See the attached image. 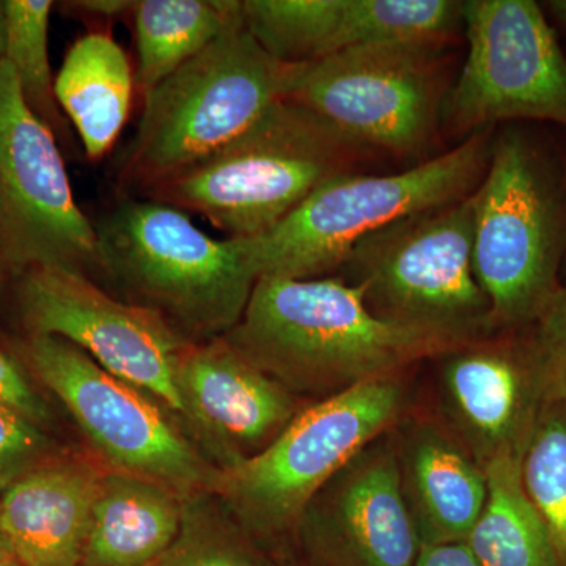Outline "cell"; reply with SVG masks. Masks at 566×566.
Returning a JSON list of instances; mask_svg holds the SVG:
<instances>
[{
    "label": "cell",
    "mask_w": 566,
    "mask_h": 566,
    "mask_svg": "<svg viewBox=\"0 0 566 566\" xmlns=\"http://www.w3.org/2000/svg\"><path fill=\"white\" fill-rule=\"evenodd\" d=\"M208 495L186 499L177 538L147 566H262Z\"/></svg>",
    "instance_id": "cell-26"
},
{
    "label": "cell",
    "mask_w": 566,
    "mask_h": 566,
    "mask_svg": "<svg viewBox=\"0 0 566 566\" xmlns=\"http://www.w3.org/2000/svg\"><path fill=\"white\" fill-rule=\"evenodd\" d=\"M177 387L182 417L222 458L223 469L262 452L300 412L289 389L223 338L185 349Z\"/></svg>",
    "instance_id": "cell-16"
},
{
    "label": "cell",
    "mask_w": 566,
    "mask_h": 566,
    "mask_svg": "<svg viewBox=\"0 0 566 566\" xmlns=\"http://www.w3.org/2000/svg\"><path fill=\"white\" fill-rule=\"evenodd\" d=\"M6 61V9L0 0V65Z\"/></svg>",
    "instance_id": "cell-33"
},
{
    "label": "cell",
    "mask_w": 566,
    "mask_h": 566,
    "mask_svg": "<svg viewBox=\"0 0 566 566\" xmlns=\"http://www.w3.org/2000/svg\"><path fill=\"white\" fill-rule=\"evenodd\" d=\"M18 300L31 335L70 342L104 370L182 416L177 370L191 342L161 315L115 300L87 275L62 268L22 273Z\"/></svg>",
    "instance_id": "cell-13"
},
{
    "label": "cell",
    "mask_w": 566,
    "mask_h": 566,
    "mask_svg": "<svg viewBox=\"0 0 566 566\" xmlns=\"http://www.w3.org/2000/svg\"><path fill=\"white\" fill-rule=\"evenodd\" d=\"M304 66L271 57L238 22L144 96L120 185L145 193L208 161L286 99Z\"/></svg>",
    "instance_id": "cell-2"
},
{
    "label": "cell",
    "mask_w": 566,
    "mask_h": 566,
    "mask_svg": "<svg viewBox=\"0 0 566 566\" xmlns=\"http://www.w3.org/2000/svg\"><path fill=\"white\" fill-rule=\"evenodd\" d=\"M403 405L395 376L331 395L297 412L262 452L221 469L214 494L244 531L282 534L345 464L389 430Z\"/></svg>",
    "instance_id": "cell-8"
},
{
    "label": "cell",
    "mask_w": 566,
    "mask_h": 566,
    "mask_svg": "<svg viewBox=\"0 0 566 566\" xmlns=\"http://www.w3.org/2000/svg\"><path fill=\"white\" fill-rule=\"evenodd\" d=\"M73 9L91 13L95 18H117L125 11L134 10L136 2L128 0H84V2L71 3Z\"/></svg>",
    "instance_id": "cell-31"
},
{
    "label": "cell",
    "mask_w": 566,
    "mask_h": 566,
    "mask_svg": "<svg viewBox=\"0 0 566 566\" xmlns=\"http://www.w3.org/2000/svg\"><path fill=\"white\" fill-rule=\"evenodd\" d=\"M290 392H344L474 342L378 318L340 277H262L222 337Z\"/></svg>",
    "instance_id": "cell-1"
},
{
    "label": "cell",
    "mask_w": 566,
    "mask_h": 566,
    "mask_svg": "<svg viewBox=\"0 0 566 566\" xmlns=\"http://www.w3.org/2000/svg\"><path fill=\"white\" fill-rule=\"evenodd\" d=\"M241 21L243 0L136 2V87L147 95Z\"/></svg>",
    "instance_id": "cell-22"
},
{
    "label": "cell",
    "mask_w": 566,
    "mask_h": 566,
    "mask_svg": "<svg viewBox=\"0 0 566 566\" xmlns=\"http://www.w3.org/2000/svg\"><path fill=\"white\" fill-rule=\"evenodd\" d=\"M243 24L271 57L305 65L364 46V0H243Z\"/></svg>",
    "instance_id": "cell-21"
},
{
    "label": "cell",
    "mask_w": 566,
    "mask_h": 566,
    "mask_svg": "<svg viewBox=\"0 0 566 566\" xmlns=\"http://www.w3.org/2000/svg\"><path fill=\"white\" fill-rule=\"evenodd\" d=\"M461 13L468 55L441 120L463 134L506 120L566 126V57L538 3L468 0Z\"/></svg>",
    "instance_id": "cell-11"
},
{
    "label": "cell",
    "mask_w": 566,
    "mask_h": 566,
    "mask_svg": "<svg viewBox=\"0 0 566 566\" xmlns=\"http://www.w3.org/2000/svg\"><path fill=\"white\" fill-rule=\"evenodd\" d=\"M547 7L556 20L566 28V0H553V2H547Z\"/></svg>",
    "instance_id": "cell-32"
},
{
    "label": "cell",
    "mask_w": 566,
    "mask_h": 566,
    "mask_svg": "<svg viewBox=\"0 0 566 566\" xmlns=\"http://www.w3.org/2000/svg\"><path fill=\"white\" fill-rule=\"evenodd\" d=\"M96 233L99 270L186 340H216L240 323L256 277L230 238L212 240L185 211L151 199L122 205Z\"/></svg>",
    "instance_id": "cell-5"
},
{
    "label": "cell",
    "mask_w": 566,
    "mask_h": 566,
    "mask_svg": "<svg viewBox=\"0 0 566 566\" xmlns=\"http://www.w3.org/2000/svg\"><path fill=\"white\" fill-rule=\"evenodd\" d=\"M398 453L401 488L420 545L468 539L488 495L485 469L430 423L406 434Z\"/></svg>",
    "instance_id": "cell-18"
},
{
    "label": "cell",
    "mask_w": 566,
    "mask_h": 566,
    "mask_svg": "<svg viewBox=\"0 0 566 566\" xmlns=\"http://www.w3.org/2000/svg\"><path fill=\"white\" fill-rule=\"evenodd\" d=\"M442 385L469 453L485 468L494 458L523 457L549 392L532 335L474 342L446 354Z\"/></svg>",
    "instance_id": "cell-15"
},
{
    "label": "cell",
    "mask_w": 566,
    "mask_h": 566,
    "mask_svg": "<svg viewBox=\"0 0 566 566\" xmlns=\"http://www.w3.org/2000/svg\"><path fill=\"white\" fill-rule=\"evenodd\" d=\"M132 62L109 33L91 32L70 48L54 82L55 99L76 126L85 153L102 159L132 111Z\"/></svg>",
    "instance_id": "cell-20"
},
{
    "label": "cell",
    "mask_w": 566,
    "mask_h": 566,
    "mask_svg": "<svg viewBox=\"0 0 566 566\" xmlns=\"http://www.w3.org/2000/svg\"><path fill=\"white\" fill-rule=\"evenodd\" d=\"M186 495L125 472L104 471L81 566H147L172 545Z\"/></svg>",
    "instance_id": "cell-19"
},
{
    "label": "cell",
    "mask_w": 566,
    "mask_h": 566,
    "mask_svg": "<svg viewBox=\"0 0 566 566\" xmlns=\"http://www.w3.org/2000/svg\"><path fill=\"white\" fill-rule=\"evenodd\" d=\"M0 263L13 273L98 268V233L74 200L57 137L0 65Z\"/></svg>",
    "instance_id": "cell-12"
},
{
    "label": "cell",
    "mask_w": 566,
    "mask_h": 566,
    "mask_svg": "<svg viewBox=\"0 0 566 566\" xmlns=\"http://www.w3.org/2000/svg\"><path fill=\"white\" fill-rule=\"evenodd\" d=\"M565 245L564 208L545 161L523 133L501 134L475 189L474 270L493 333L534 326L562 289Z\"/></svg>",
    "instance_id": "cell-7"
},
{
    "label": "cell",
    "mask_w": 566,
    "mask_h": 566,
    "mask_svg": "<svg viewBox=\"0 0 566 566\" xmlns=\"http://www.w3.org/2000/svg\"><path fill=\"white\" fill-rule=\"evenodd\" d=\"M521 480L566 566V401L547 397L521 457Z\"/></svg>",
    "instance_id": "cell-25"
},
{
    "label": "cell",
    "mask_w": 566,
    "mask_h": 566,
    "mask_svg": "<svg viewBox=\"0 0 566 566\" xmlns=\"http://www.w3.org/2000/svg\"><path fill=\"white\" fill-rule=\"evenodd\" d=\"M415 566H480L468 543L422 546Z\"/></svg>",
    "instance_id": "cell-30"
},
{
    "label": "cell",
    "mask_w": 566,
    "mask_h": 566,
    "mask_svg": "<svg viewBox=\"0 0 566 566\" xmlns=\"http://www.w3.org/2000/svg\"><path fill=\"white\" fill-rule=\"evenodd\" d=\"M103 472L54 457L3 490L0 520L11 556L24 566H81Z\"/></svg>",
    "instance_id": "cell-17"
},
{
    "label": "cell",
    "mask_w": 566,
    "mask_h": 566,
    "mask_svg": "<svg viewBox=\"0 0 566 566\" xmlns=\"http://www.w3.org/2000/svg\"><path fill=\"white\" fill-rule=\"evenodd\" d=\"M488 495L469 534L480 566H562L553 536L521 480V457L494 458L485 465Z\"/></svg>",
    "instance_id": "cell-23"
},
{
    "label": "cell",
    "mask_w": 566,
    "mask_h": 566,
    "mask_svg": "<svg viewBox=\"0 0 566 566\" xmlns=\"http://www.w3.org/2000/svg\"><path fill=\"white\" fill-rule=\"evenodd\" d=\"M0 566H24L14 557H0Z\"/></svg>",
    "instance_id": "cell-35"
},
{
    "label": "cell",
    "mask_w": 566,
    "mask_h": 566,
    "mask_svg": "<svg viewBox=\"0 0 566 566\" xmlns=\"http://www.w3.org/2000/svg\"><path fill=\"white\" fill-rule=\"evenodd\" d=\"M359 151L311 111L282 99L218 155L145 196L197 212L229 238L256 237L327 181L352 174Z\"/></svg>",
    "instance_id": "cell-4"
},
{
    "label": "cell",
    "mask_w": 566,
    "mask_h": 566,
    "mask_svg": "<svg viewBox=\"0 0 566 566\" xmlns=\"http://www.w3.org/2000/svg\"><path fill=\"white\" fill-rule=\"evenodd\" d=\"M491 148L493 140L485 129L405 172L340 175L316 189L273 229L230 240L256 281L327 277L370 234L406 216L474 192L485 177Z\"/></svg>",
    "instance_id": "cell-3"
},
{
    "label": "cell",
    "mask_w": 566,
    "mask_h": 566,
    "mask_svg": "<svg viewBox=\"0 0 566 566\" xmlns=\"http://www.w3.org/2000/svg\"><path fill=\"white\" fill-rule=\"evenodd\" d=\"M444 43L368 44L305 63L286 99L360 150L415 155L430 144L441 120Z\"/></svg>",
    "instance_id": "cell-9"
},
{
    "label": "cell",
    "mask_w": 566,
    "mask_h": 566,
    "mask_svg": "<svg viewBox=\"0 0 566 566\" xmlns=\"http://www.w3.org/2000/svg\"><path fill=\"white\" fill-rule=\"evenodd\" d=\"M54 457L51 439L39 424L0 403V491Z\"/></svg>",
    "instance_id": "cell-27"
},
{
    "label": "cell",
    "mask_w": 566,
    "mask_h": 566,
    "mask_svg": "<svg viewBox=\"0 0 566 566\" xmlns=\"http://www.w3.org/2000/svg\"><path fill=\"white\" fill-rule=\"evenodd\" d=\"M296 526L326 566H415L422 549L390 441L360 450L308 502Z\"/></svg>",
    "instance_id": "cell-14"
},
{
    "label": "cell",
    "mask_w": 566,
    "mask_h": 566,
    "mask_svg": "<svg viewBox=\"0 0 566 566\" xmlns=\"http://www.w3.org/2000/svg\"><path fill=\"white\" fill-rule=\"evenodd\" d=\"M475 191L398 219L354 245L345 282L378 318L479 342L491 305L474 270Z\"/></svg>",
    "instance_id": "cell-6"
},
{
    "label": "cell",
    "mask_w": 566,
    "mask_h": 566,
    "mask_svg": "<svg viewBox=\"0 0 566 566\" xmlns=\"http://www.w3.org/2000/svg\"><path fill=\"white\" fill-rule=\"evenodd\" d=\"M0 403L20 412L25 419L43 427L50 420V409L33 389L20 365L0 353Z\"/></svg>",
    "instance_id": "cell-29"
},
{
    "label": "cell",
    "mask_w": 566,
    "mask_h": 566,
    "mask_svg": "<svg viewBox=\"0 0 566 566\" xmlns=\"http://www.w3.org/2000/svg\"><path fill=\"white\" fill-rule=\"evenodd\" d=\"M22 352L111 471L155 480L186 497L216 493L221 469L200 455L150 394L61 337L29 335Z\"/></svg>",
    "instance_id": "cell-10"
},
{
    "label": "cell",
    "mask_w": 566,
    "mask_h": 566,
    "mask_svg": "<svg viewBox=\"0 0 566 566\" xmlns=\"http://www.w3.org/2000/svg\"><path fill=\"white\" fill-rule=\"evenodd\" d=\"M0 557H13L6 534H3L2 520H0Z\"/></svg>",
    "instance_id": "cell-34"
},
{
    "label": "cell",
    "mask_w": 566,
    "mask_h": 566,
    "mask_svg": "<svg viewBox=\"0 0 566 566\" xmlns=\"http://www.w3.org/2000/svg\"><path fill=\"white\" fill-rule=\"evenodd\" d=\"M6 61L9 62L29 109L46 123L55 137L66 133L50 62L51 0H3Z\"/></svg>",
    "instance_id": "cell-24"
},
{
    "label": "cell",
    "mask_w": 566,
    "mask_h": 566,
    "mask_svg": "<svg viewBox=\"0 0 566 566\" xmlns=\"http://www.w3.org/2000/svg\"><path fill=\"white\" fill-rule=\"evenodd\" d=\"M531 335L545 368L549 397L566 401V286L536 319Z\"/></svg>",
    "instance_id": "cell-28"
}]
</instances>
